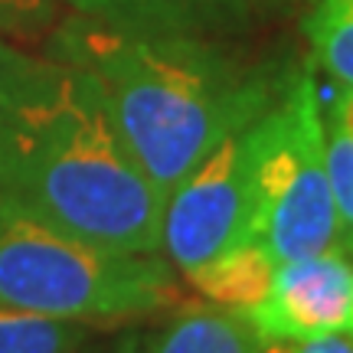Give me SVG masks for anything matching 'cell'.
Listing matches in <instances>:
<instances>
[{
	"instance_id": "obj_1",
	"label": "cell",
	"mask_w": 353,
	"mask_h": 353,
	"mask_svg": "<svg viewBox=\"0 0 353 353\" xmlns=\"http://www.w3.org/2000/svg\"><path fill=\"white\" fill-rule=\"evenodd\" d=\"M0 203L121 252H161L164 193L76 65L0 37Z\"/></svg>"
},
{
	"instance_id": "obj_2",
	"label": "cell",
	"mask_w": 353,
	"mask_h": 353,
	"mask_svg": "<svg viewBox=\"0 0 353 353\" xmlns=\"http://www.w3.org/2000/svg\"><path fill=\"white\" fill-rule=\"evenodd\" d=\"M43 43L88 79L164 200L206 154L268 112L288 82L210 37L134 33L79 13L56 20Z\"/></svg>"
},
{
	"instance_id": "obj_3",
	"label": "cell",
	"mask_w": 353,
	"mask_h": 353,
	"mask_svg": "<svg viewBox=\"0 0 353 353\" xmlns=\"http://www.w3.org/2000/svg\"><path fill=\"white\" fill-rule=\"evenodd\" d=\"M180 301L164 252H121L79 239L0 203V307L69 324L161 314Z\"/></svg>"
},
{
	"instance_id": "obj_4",
	"label": "cell",
	"mask_w": 353,
	"mask_h": 353,
	"mask_svg": "<svg viewBox=\"0 0 353 353\" xmlns=\"http://www.w3.org/2000/svg\"><path fill=\"white\" fill-rule=\"evenodd\" d=\"M249 242L275 262L337 249L324 105L311 72H294L268 112L245 128Z\"/></svg>"
},
{
	"instance_id": "obj_5",
	"label": "cell",
	"mask_w": 353,
	"mask_h": 353,
	"mask_svg": "<svg viewBox=\"0 0 353 353\" xmlns=\"http://www.w3.org/2000/svg\"><path fill=\"white\" fill-rule=\"evenodd\" d=\"M249 242V161L245 131L226 138L164 200L161 252L180 275Z\"/></svg>"
},
{
	"instance_id": "obj_6",
	"label": "cell",
	"mask_w": 353,
	"mask_h": 353,
	"mask_svg": "<svg viewBox=\"0 0 353 353\" xmlns=\"http://www.w3.org/2000/svg\"><path fill=\"white\" fill-rule=\"evenodd\" d=\"M259 341H314L353 330V262L330 249L278 262L262 301L239 311Z\"/></svg>"
},
{
	"instance_id": "obj_7",
	"label": "cell",
	"mask_w": 353,
	"mask_h": 353,
	"mask_svg": "<svg viewBox=\"0 0 353 353\" xmlns=\"http://www.w3.org/2000/svg\"><path fill=\"white\" fill-rule=\"evenodd\" d=\"M69 13L134 33L210 37L242 13V0H59Z\"/></svg>"
},
{
	"instance_id": "obj_8",
	"label": "cell",
	"mask_w": 353,
	"mask_h": 353,
	"mask_svg": "<svg viewBox=\"0 0 353 353\" xmlns=\"http://www.w3.org/2000/svg\"><path fill=\"white\" fill-rule=\"evenodd\" d=\"M275 268L278 262L268 249H262L259 242H239L226 252L213 255L210 262H203L200 268H193L183 278L213 307L239 314V311L252 307L255 301L265 298Z\"/></svg>"
},
{
	"instance_id": "obj_9",
	"label": "cell",
	"mask_w": 353,
	"mask_h": 353,
	"mask_svg": "<svg viewBox=\"0 0 353 353\" xmlns=\"http://www.w3.org/2000/svg\"><path fill=\"white\" fill-rule=\"evenodd\" d=\"M144 353H259V337L223 307H190L151 334Z\"/></svg>"
},
{
	"instance_id": "obj_10",
	"label": "cell",
	"mask_w": 353,
	"mask_h": 353,
	"mask_svg": "<svg viewBox=\"0 0 353 353\" xmlns=\"http://www.w3.org/2000/svg\"><path fill=\"white\" fill-rule=\"evenodd\" d=\"M324 141L337 206V252L353 262V88H337L324 108Z\"/></svg>"
},
{
	"instance_id": "obj_11",
	"label": "cell",
	"mask_w": 353,
	"mask_h": 353,
	"mask_svg": "<svg viewBox=\"0 0 353 353\" xmlns=\"http://www.w3.org/2000/svg\"><path fill=\"white\" fill-rule=\"evenodd\" d=\"M304 30L317 65L337 88H353V0H314Z\"/></svg>"
},
{
	"instance_id": "obj_12",
	"label": "cell",
	"mask_w": 353,
	"mask_h": 353,
	"mask_svg": "<svg viewBox=\"0 0 353 353\" xmlns=\"http://www.w3.org/2000/svg\"><path fill=\"white\" fill-rule=\"evenodd\" d=\"M88 341V324L50 321L0 307V353H79Z\"/></svg>"
},
{
	"instance_id": "obj_13",
	"label": "cell",
	"mask_w": 353,
	"mask_h": 353,
	"mask_svg": "<svg viewBox=\"0 0 353 353\" xmlns=\"http://www.w3.org/2000/svg\"><path fill=\"white\" fill-rule=\"evenodd\" d=\"M59 0H0V37L13 43H43L59 20Z\"/></svg>"
},
{
	"instance_id": "obj_14",
	"label": "cell",
	"mask_w": 353,
	"mask_h": 353,
	"mask_svg": "<svg viewBox=\"0 0 353 353\" xmlns=\"http://www.w3.org/2000/svg\"><path fill=\"white\" fill-rule=\"evenodd\" d=\"M259 353H353V334H327L314 341H259Z\"/></svg>"
},
{
	"instance_id": "obj_15",
	"label": "cell",
	"mask_w": 353,
	"mask_h": 353,
	"mask_svg": "<svg viewBox=\"0 0 353 353\" xmlns=\"http://www.w3.org/2000/svg\"><path fill=\"white\" fill-rule=\"evenodd\" d=\"M350 334H353V330H350Z\"/></svg>"
}]
</instances>
